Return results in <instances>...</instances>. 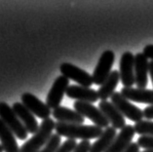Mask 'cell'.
I'll list each match as a JSON object with an SVG mask.
<instances>
[{
	"label": "cell",
	"instance_id": "cell-17",
	"mask_svg": "<svg viewBox=\"0 0 153 152\" xmlns=\"http://www.w3.org/2000/svg\"><path fill=\"white\" fill-rule=\"evenodd\" d=\"M52 115L54 119H57L58 122L68 124H83L84 117L78 113L76 110L69 109L65 106H59L52 111Z\"/></svg>",
	"mask_w": 153,
	"mask_h": 152
},
{
	"label": "cell",
	"instance_id": "cell-27",
	"mask_svg": "<svg viewBox=\"0 0 153 152\" xmlns=\"http://www.w3.org/2000/svg\"><path fill=\"white\" fill-rule=\"evenodd\" d=\"M147 59H150L153 61V44H149V45L145 46L143 49V53Z\"/></svg>",
	"mask_w": 153,
	"mask_h": 152
},
{
	"label": "cell",
	"instance_id": "cell-25",
	"mask_svg": "<svg viewBox=\"0 0 153 152\" xmlns=\"http://www.w3.org/2000/svg\"><path fill=\"white\" fill-rule=\"evenodd\" d=\"M91 145L92 144L89 140H82L81 142L77 144V146L73 150V152H89L90 151Z\"/></svg>",
	"mask_w": 153,
	"mask_h": 152
},
{
	"label": "cell",
	"instance_id": "cell-22",
	"mask_svg": "<svg viewBox=\"0 0 153 152\" xmlns=\"http://www.w3.org/2000/svg\"><path fill=\"white\" fill-rule=\"evenodd\" d=\"M62 139L58 134H54L52 135L51 139H49L45 146H44L42 149H40L38 152H57V150L59 148V146L62 145Z\"/></svg>",
	"mask_w": 153,
	"mask_h": 152
},
{
	"label": "cell",
	"instance_id": "cell-30",
	"mask_svg": "<svg viewBox=\"0 0 153 152\" xmlns=\"http://www.w3.org/2000/svg\"><path fill=\"white\" fill-rule=\"evenodd\" d=\"M3 151H4V148H3V146L0 144V152H3Z\"/></svg>",
	"mask_w": 153,
	"mask_h": 152
},
{
	"label": "cell",
	"instance_id": "cell-28",
	"mask_svg": "<svg viewBox=\"0 0 153 152\" xmlns=\"http://www.w3.org/2000/svg\"><path fill=\"white\" fill-rule=\"evenodd\" d=\"M123 152H140V146L137 142H132Z\"/></svg>",
	"mask_w": 153,
	"mask_h": 152
},
{
	"label": "cell",
	"instance_id": "cell-26",
	"mask_svg": "<svg viewBox=\"0 0 153 152\" xmlns=\"http://www.w3.org/2000/svg\"><path fill=\"white\" fill-rule=\"evenodd\" d=\"M143 116L146 118L147 120H152L153 119V105L146 106L143 109Z\"/></svg>",
	"mask_w": 153,
	"mask_h": 152
},
{
	"label": "cell",
	"instance_id": "cell-13",
	"mask_svg": "<svg viewBox=\"0 0 153 152\" xmlns=\"http://www.w3.org/2000/svg\"><path fill=\"white\" fill-rule=\"evenodd\" d=\"M65 95L70 99H76L77 102L93 103L99 99L98 91L91 88L82 87L79 85H70L66 90Z\"/></svg>",
	"mask_w": 153,
	"mask_h": 152
},
{
	"label": "cell",
	"instance_id": "cell-7",
	"mask_svg": "<svg viewBox=\"0 0 153 152\" xmlns=\"http://www.w3.org/2000/svg\"><path fill=\"white\" fill-rule=\"evenodd\" d=\"M59 70L62 72V75L65 76L66 78L75 82L82 87L90 88L94 81H93V76L89 74L87 71L81 69L78 66L68 64V62H63L59 66Z\"/></svg>",
	"mask_w": 153,
	"mask_h": 152
},
{
	"label": "cell",
	"instance_id": "cell-24",
	"mask_svg": "<svg viewBox=\"0 0 153 152\" xmlns=\"http://www.w3.org/2000/svg\"><path fill=\"white\" fill-rule=\"evenodd\" d=\"M77 146V142L75 139H66L57 150V152H73Z\"/></svg>",
	"mask_w": 153,
	"mask_h": 152
},
{
	"label": "cell",
	"instance_id": "cell-14",
	"mask_svg": "<svg viewBox=\"0 0 153 152\" xmlns=\"http://www.w3.org/2000/svg\"><path fill=\"white\" fill-rule=\"evenodd\" d=\"M148 59L143 53L135 56V81L137 88L146 89L148 76Z\"/></svg>",
	"mask_w": 153,
	"mask_h": 152
},
{
	"label": "cell",
	"instance_id": "cell-23",
	"mask_svg": "<svg viewBox=\"0 0 153 152\" xmlns=\"http://www.w3.org/2000/svg\"><path fill=\"white\" fill-rule=\"evenodd\" d=\"M137 143L140 147H143L146 150H153V136H141L137 139Z\"/></svg>",
	"mask_w": 153,
	"mask_h": 152
},
{
	"label": "cell",
	"instance_id": "cell-29",
	"mask_svg": "<svg viewBox=\"0 0 153 152\" xmlns=\"http://www.w3.org/2000/svg\"><path fill=\"white\" fill-rule=\"evenodd\" d=\"M148 73H149V75H150V78L153 84V61H151L148 65Z\"/></svg>",
	"mask_w": 153,
	"mask_h": 152
},
{
	"label": "cell",
	"instance_id": "cell-1",
	"mask_svg": "<svg viewBox=\"0 0 153 152\" xmlns=\"http://www.w3.org/2000/svg\"><path fill=\"white\" fill-rule=\"evenodd\" d=\"M56 134L59 136H65L68 139H82L90 140L99 139L102 135L103 130L95 125H82V124H68L62 122L56 123Z\"/></svg>",
	"mask_w": 153,
	"mask_h": 152
},
{
	"label": "cell",
	"instance_id": "cell-31",
	"mask_svg": "<svg viewBox=\"0 0 153 152\" xmlns=\"http://www.w3.org/2000/svg\"><path fill=\"white\" fill-rule=\"evenodd\" d=\"M141 152H153V150H143V151H141Z\"/></svg>",
	"mask_w": 153,
	"mask_h": 152
},
{
	"label": "cell",
	"instance_id": "cell-18",
	"mask_svg": "<svg viewBox=\"0 0 153 152\" xmlns=\"http://www.w3.org/2000/svg\"><path fill=\"white\" fill-rule=\"evenodd\" d=\"M0 142L5 152H20L21 150L14 133L7 127L1 118H0Z\"/></svg>",
	"mask_w": 153,
	"mask_h": 152
},
{
	"label": "cell",
	"instance_id": "cell-3",
	"mask_svg": "<svg viewBox=\"0 0 153 152\" xmlns=\"http://www.w3.org/2000/svg\"><path fill=\"white\" fill-rule=\"evenodd\" d=\"M0 118L19 139H27L28 132L12 107L6 102H0Z\"/></svg>",
	"mask_w": 153,
	"mask_h": 152
},
{
	"label": "cell",
	"instance_id": "cell-10",
	"mask_svg": "<svg viewBox=\"0 0 153 152\" xmlns=\"http://www.w3.org/2000/svg\"><path fill=\"white\" fill-rule=\"evenodd\" d=\"M22 103L30 111L33 115L37 116L42 120H46L48 118H50V115L52 114L50 107L30 93L23 94Z\"/></svg>",
	"mask_w": 153,
	"mask_h": 152
},
{
	"label": "cell",
	"instance_id": "cell-4",
	"mask_svg": "<svg viewBox=\"0 0 153 152\" xmlns=\"http://www.w3.org/2000/svg\"><path fill=\"white\" fill-rule=\"evenodd\" d=\"M110 99L114 106L120 111L124 117L128 118L133 122H136V123L143 119V110L140 109L137 106L133 105L130 101L125 99L121 95V93L115 92L111 96Z\"/></svg>",
	"mask_w": 153,
	"mask_h": 152
},
{
	"label": "cell",
	"instance_id": "cell-8",
	"mask_svg": "<svg viewBox=\"0 0 153 152\" xmlns=\"http://www.w3.org/2000/svg\"><path fill=\"white\" fill-rule=\"evenodd\" d=\"M69 79L65 76L61 75L54 81L52 88L50 89L48 96L46 98V105L50 108L56 109L61 106V102L63 99V96L66 94V90L69 87Z\"/></svg>",
	"mask_w": 153,
	"mask_h": 152
},
{
	"label": "cell",
	"instance_id": "cell-9",
	"mask_svg": "<svg viewBox=\"0 0 153 152\" xmlns=\"http://www.w3.org/2000/svg\"><path fill=\"white\" fill-rule=\"evenodd\" d=\"M120 80L126 88L133 87L135 81V56L131 52H125L120 60Z\"/></svg>",
	"mask_w": 153,
	"mask_h": 152
},
{
	"label": "cell",
	"instance_id": "cell-11",
	"mask_svg": "<svg viewBox=\"0 0 153 152\" xmlns=\"http://www.w3.org/2000/svg\"><path fill=\"white\" fill-rule=\"evenodd\" d=\"M99 109L104 114L112 127L116 130H122L126 126V119L111 102L103 101L99 103Z\"/></svg>",
	"mask_w": 153,
	"mask_h": 152
},
{
	"label": "cell",
	"instance_id": "cell-5",
	"mask_svg": "<svg viewBox=\"0 0 153 152\" xmlns=\"http://www.w3.org/2000/svg\"><path fill=\"white\" fill-rule=\"evenodd\" d=\"M74 109L78 113H80L84 118H88L91 120L95 126L100 128H108L109 127V121L104 116V114L100 111L98 107L93 105L90 102H75L73 103Z\"/></svg>",
	"mask_w": 153,
	"mask_h": 152
},
{
	"label": "cell",
	"instance_id": "cell-12",
	"mask_svg": "<svg viewBox=\"0 0 153 152\" xmlns=\"http://www.w3.org/2000/svg\"><path fill=\"white\" fill-rule=\"evenodd\" d=\"M135 135L136 131L134 126L126 125L120 131V133L117 134L113 142L111 143V145L105 152H123L133 142L132 140Z\"/></svg>",
	"mask_w": 153,
	"mask_h": 152
},
{
	"label": "cell",
	"instance_id": "cell-16",
	"mask_svg": "<svg viewBox=\"0 0 153 152\" xmlns=\"http://www.w3.org/2000/svg\"><path fill=\"white\" fill-rule=\"evenodd\" d=\"M121 95L128 101H132L140 103H147L153 105V90L149 89H140V88H122Z\"/></svg>",
	"mask_w": 153,
	"mask_h": 152
},
{
	"label": "cell",
	"instance_id": "cell-2",
	"mask_svg": "<svg viewBox=\"0 0 153 152\" xmlns=\"http://www.w3.org/2000/svg\"><path fill=\"white\" fill-rule=\"evenodd\" d=\"M56 128V122L48 118L43 120L40 124L39 129L31 139H29L27 142H25L21 147L20 152H38L45 144L49 142L52 136V132Z\"/></svg>",
	"mask_w": 153,
	"mask_h": 152
},
{
	"label": "cell",
	"instance_id": "cell-19",
	"mask_svg": "<svg viewBox=\"0 0 153 152\" xmlns=\"http://www.w3.org/2000/svg\"><path fill=\"white\" fill-rule=\"evenodd\" d=\"M119 81H120V73L117 70H112L107 79L102 83V85H100V88L98 91L99 99H100V101H107L111 98V96L115 93L114 90L117 87Z\"/></svg>",
	"mask_w": 153,
	"mask_h": 152
},
{
	"label": "cell",
	"instance_id": "cell-21",
	"mask_svg": "<svg viewBox=\"0 0 153 152\" xmlns=\"http://www.w3.org/2000/svg\"><path fill=\"white\" fill-rule=\"evenodd\" d=\"M137 134L141 136H153V121L150 120H141L134 126Z\"/></svg>",
	"mask_w": 153,
	"mask_h": 152
},
{
	"label": "cell",
	"instance_id": "cell-20",
	"mask_svg": "<svg viewBox=\"0 0 153 152\" xmlns=\"http://www.w3.org/2000/svg\"><path fill=\"white\" fill-rule=\"evenodd\" d=\"M116 129L108 127L103 131L102 135L91 145L89 152H105L116 138Z\"/></svg>",
	"mask_w": 153,
	"mask_h": 152
},
{
	"label": "cell",
	"instance_id": "cell-6",
	"mask_svg": "<svg viewBox=\"0 0 153 152\" xmlns=\"http://www.w3.org/2000/svg\"><path fill=\"white\" fill-rule=\"evenodd\" d=\"M115 61V55L114 52L111 50L104 51L100 56V60L98 62V65L93 72V81L96 85H102V83L107 79L111 73V68Z\"/></svg>",
	"mask_w": 153,
	"mask_h": 152
},
{
	"label": "cell",
	"instance_id": "cell-15",
	"mask_svg": "<svg viewBox=\"0 0 153 152\" xmlns=\"http://www.w3.org/2000/svg\"><path fill=\"white\" fill-rule=\"evenodd\" d=\"M12 108L15 111V113L18 115V117L20 118L22 123L25 125L27 131L29 134L34 135L39 129L38 122L35 119V116L21 102H15Z\"/></svg>",
	"mask_w": 153,
	"mask_h": 152
}]
</instances>
